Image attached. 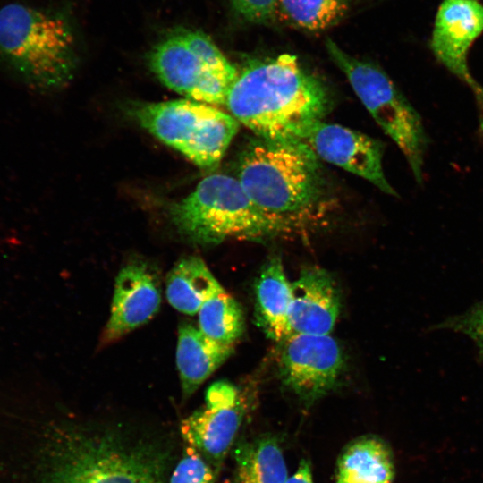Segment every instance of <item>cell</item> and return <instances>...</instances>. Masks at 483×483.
I'll use <instances>...</instances> for the list:
<instances>
[{
    "mask_svg": "<svg viewBox=\"0 0 483 483\" xmlns=\"http://www.w3.org/2000/svg\"><path fill=\"white\" fill-rule=\"evenodd\" d=\"M279 343L282 381L305 404H313L338 385L344 357L330 335L291 334Z\"/></svg>",
    "mask_w": 483,
    "mask_h": 483,
    "instance_id": "obj_9",
    "label": "cell"
},
{
    "mask_svg": "<svg viewBox=\"0 0 483 483\" xmlns=\"http://www.w3.org/2000/svg\"><path fill=\"white\" fill-rule=\"evenodd\" d=\"M349 4L350 0H277L275 14L288 26L319 32L339 23Z\"/></svg>",
    "mask_w": 483,
    "mask_h": 483,
    "instance_id": "obj_21",
    "label": "cell"
},
{
    "mask_svg": "<svg viewBox=\"0 0 483 483\" xmlns=\"http://www.w3.org/2000/svg\"><path fill=\"white\" fill-rule=\"evenodd\" d=\"M233 483H286L289 476L282 446L275 436L239 442L234 450Z\"/></svg>",
    "mask_w": 483,
    "mask_h": 483,
    "instance_id": "obj_18",
    "label": "cell"
},
{
    "mask_svg": "<svg viewBox=\"0 0 483 483\" xmlns=\"http://www.w3.org/2000/svg\"><path fill=\"white\" fill-rule=\"evenodd\" d=\"M286 483H314L310 463L302 459L297 470L289 477Z\"/></svg>",
    "mask_w": 483,
    "mask_h": 483,
    "instance_id": "obj_25",
    "label": "cell"
},
{
    "mask_svg": "<svg viewBox=\"0 0 483 483\" xmlns=\"http://www.w3.org/2000/svg\"><path fill=\"white\" fill-rule=\"evenodd\" d=\"M394 466L390 448L376 436L349 443L339 455L335 483H392Z\"/></svg>",
    "mask_w": 483,
    "mask_h": 483,
    "instance_id": "obj_17",
    "label": "cell"
},
{
    "mask_svg": "<svg viewBox=\"0 0 483 483\" xmlns=\"http://www.w3.org/2000/svg\"><path fill=\"white\" fill-rule=\"evenodd\" d=\"M233 346L218 343L199 327L183 323L178 328L176 366L184 399L195 391L233 353Z\"/></svg>",
    "mask_w": 483,
    "mask_h": 483,
    "instance_id": "obj_15",
    "label": "cell"
},
{
    "mask_svg": "<svg viewBox=\"0 0 483 483\" xmlns=\"http://www.w3.org/2000/svg\"><path fill=\"white\" fill-rule=\"evenodd\" d=\"M129 112L146 131L204 170L220 163L240 125L231 114L188 98L132 104Z\"/></svg>",
    "mask_w": 483,
    "mask_h": 483,
    "instance_id": "obj_6",
    "label": "cell"
},
{
    "mask_svg": "<svg viewBox=\"0 0 483 483\" xmlns=\"http://www.w3.org/2000/svg\"><path fill=\"white\" fill-rule=\"evenodd\" d=\"M237 179L258 209L287 233L311 225L331 205L319 158L302 141H252L241 156Z\"/></svg>",
    "mask_w": 483,
    "mask_h": 483,
    "instance_id": "obj_2",
    "label": "cell"
},
{
    "mask_svg": "<svg viewBox=\"0 0 483 483\" xmlns=\"http://www.w3.org/2000/svg\"><path fill=\"white\" fill-rule=\"evenodd\" d=\"M249 402L238 387L226 381L209 386L205 406L181 424L183 441L197 449L218 475L248 412Z\"/></svg>",
    "mask_w": 483,
    "mask_h": 483,
    "instance_id": "obj_10",
    "label": "cell"
},
{
    "mask_svg": "<svg viewBox=\"0 0 483 483\" xmlns=\"http://www.w3.org/2000/svg\"><path fill=\"white\" fill-rule=\"evenodd\" d=\"M159 80L185 98L225 105L238 71L204 32L182 30L158 42L148 57Z\"/></svg>",
    "mask_w": 483,
    "mask_h": 483,
    "instance_id": "obj_8",
    "label": "cell"
},
{
    "mask_svg": "<svg viewBox=\"0 0 483 483\" xmlns=\"http://www.w3.org/2000/svg\"><path fill=\"white\" fill-rule=\"evenodd\" d=\"M160 304V287L156 275L143 264L130 263L123 267L115 279L102 343H113L149 321L159 310Z\"/></svg>",
    "mask_w": 483,
    "mask_h": 483,
    "instance_id": "obj_13",
    "label": "cell"
},
{
    "mask_svg": "<svg viewBox=\"0 0 483 483\" xmlns=\"http://www.w3.org/2000/svg\"><path fill=\"white\" fill-rule=\"evenodd\" d=\"M221 288L203 259L196 256H186L179 259L169 271L165 282V296L173 308L192 316Z\"/></svg>",
    "mask_w": 483,
    "mask_h": 483,
    "instance_id": "obj_19",
    "label": "cell"
},
{
    "mask_svg": "<svg viewBox=\"0 0 483 483\" xmlns=\"http://www.w3.org/2000/svg\"><path fill=\"white\" fill-rule=\"evenodd\" d=\"M301 141L319 159L364 178L386 194L398 196L384 172V148L380 141L323 120L310 124Z\"/></svg>",
    "mask_w": 483,
    "mask_h": 483,
    "instance_id": "obj_12",
    "label": "cell"
},
{
    "mask_svg": "<svg viewBox=\"0 0 483 483\" xmlns=\"http://www.w3.org/2000/svg\"><path fill=\"white\" fill-rule=\"evenodd\" d=\"M225 106L260 139L301 141L310 124L323 120L329 97L295 55L283 54L251 62L238 72Z\"/></svg>",
    "mask_w": 483,
    "mask_h": 483,
    "instance_id": "obj_1",
    "label": "cell"
},
{
    "mask_svg": "<svg viewBox=\"0 0 483 483\" xmlns=\"http://www.w3.org/2000/svg\"><path fill=\"white\" fill-rule=\"evenodd\" d=\"M436 327L467 335L476 344L480 358H483V301L462 314L448 318Z\"/></svg>",
    "mask_w": 483,
    "mask_h": 483,
    "instance_id": "obj_23",
    "label": "cell"
},
{
    "mask_svg": "<svg viewBox=\"0 0 483 483\" xmlns=\"http://www.w3.org/2000/svg\"><path fill=\"white\" fill-rule=\"evenodd\" d=\"M291 334L330 335L340 312V294L331 275L318 267L303 270L291 283Z\"/></svg>",
    "mask_w": 483,
    "mask_h": 483,
    "instance_id": "obj_14",
    "label": "cell"
},
{
    "mask_svg": "<svg viewBox=\"0 0 483 483\" xmlns=\"http://www.w3.org/2000/svg\"><path fill=\"white\" fill-rule=\"evenodd\" d=\"M198 315L199 329L223 345L233 346L244 332L242 309L223 287L202 304Z\"/></svg>",
    "mask_w": 483,
    "mask_h": 483,
    "instance_id": "obj_20",
    "label": "cell"
},
{
    "mask_svg": "<svg viewBox=\"0 0 483 483\" xmlns=\"http://www.w3.org/2000/svg\"><path fill=\"white\" fill-rule=\"evenodd\" d=\"M291 283L282 261L273 257L263 266L255 284L256 318L267 335L281 343L291 335L289 309Z\"/></svg>",
    "mask_w": 483,
    "mask_h": 483,
    "instance_id": "obj_16",
    "label": "cell"
},
{
    "mask_svg": "<svg viewBox=\"0 0 483 483\" xmlns=\"http://www.w3.org/2000/svg\"><path fill=\"white\" fill-rule=\"evenodd\" d=\"M233 9L246 21L267 22L274 15L277 0H230Z\"/></svg>",
    "mask_w": 483,
    "mask_h": 483,
    "instance_id": "obj_24",
    "label": "cell"
},
{
    "mask_svg": "<svg viewBox=\"0 0 483 483\" xmlns=\"http://www.w3.org/2000/svg\"><path fill=\"white\" fill-rule=\"evenodd\" d=\"M40 462L41 483H165L159 448L109 431L54 428Z\"/></svg>",
    "mask_w": 483,
    "mask_h": 483,
    "instance_id": "obj_3",
    "label": "cell"
},
{
    "mask_svg": "<svg viewBox=\"0 0 483 483\" xmlns=\"http://www.w3.org/2000/svg\"><path fill=\"white\" fill-rule=\"evenodd\" d=\"M0 63L34 89L63 87L74 69L68 22L31 0H0Z\"/></svg>",
    "mask_w": 483,
    "mask_h": 483,
    "instance_id": "obj_4",
    "label": "cell"
},
{
    "mask_svg": "<svg viewBox=\"0 0 483 483\" xmlns=\"http://www.w3.org/2000/svg\"><path fill=\"white\" fill-rule=\"evenodd\" d=\"M168 213L179 233L200 244L287 233L258 209L237 178L223 174L202 179L188 196L172 204Z\"/></svg>",
    "mask_w": 483,
    "mask_h": 483,
    "instance_id": "obj_5",
    "label": "cell"
},
{
    "mask_svg": "<svg viewBox=\"0 0 483 483\" xmlns=\"http://www.w3.org/2000/svg\"><path fill=\"white\" fill-rule=\"evenodd\" d=\"M326 48L363 106L400 148L417 183L422 184L429 138L420 114L381 68L349 55L330 38Z\"/></svg>",
    "mask_w": 483,
    "mask_h": 483,
    "instance_id": "obj_7",
    "label": "cell"
},
{
    "mask_svg": "<svg viewBox=\"0 0 483 483\" xmlns=\"http://www.w3.org/2000/svg\"><path fill=\"white\" fill-rule=\"evenodd\" d=\"M171 473L169 483H216L218 475L194 447L186 445Z\"/></svg>",
    "mask_w": 483,
    "mask_h": 483,
    "instance_id": "obj_22",
    "label": "cell"
},
{
    "mask_svg": "<svg viewBox=\"0 0 483 483\" xmlns=\"http://www.w3.org/2000/svg\"><path fill=\"white\" fill-rule=\"evenodd\" d=\"M482 31V4L476 0H444L436 16L430 47L437 61L471 89L483 130V88L468 64L470 49Z\"/></svg>",
    "mask_w": 483,
    "mask_h": 483,
    "instance_id": "obj_11",
    "label": "cell"
}]
</instances>
